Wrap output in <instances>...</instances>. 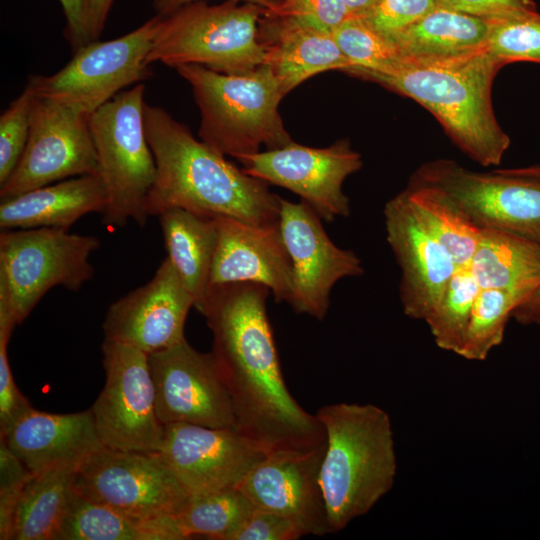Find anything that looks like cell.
Segmentation results:
<instances>
[{
    "label": "cell",
    "mask_w": 540,
    "mask_h": 540,
    "mask_svg": "<svg viewBox=\"0 0 540 540\" xmlns=\"http://www.w3.org/2000/svg\"><path fill=\"white\" fill-rule=\"evenodd\" d=\"M436 2L439 7L486 20L536 9L532 0H436Z\"/></svg>",
    "instance_id": "cell-42"
},
{
    "label": "cell",
    "mask_w": 540,
    "mask_h": 540,
    "mask_svg": "<svg viewBox=\"0 0 540 540\" xmlns=\"http://www.w3.org/2000/svg\"><path fill=\"white\" fill-rule=\"evenodd\" d=\"M480 286L469 267L458 268L439 303L425 320L436 345L458 353Z\"/></svg>",
    "instance_id": "cell-33"
},
{
    "label": "cell",
    "mask_w": 540,
    "mask_h": 540,
    "mask_svg": "<svg viewBox=\"0 0 540 540\" xmlns=\"http://www.w3.org/2000/svg\"><path fill=\"white\" fill-rule=\"evenodd\" d=\"M332 36L352 64L350 69L388 72L402 64L390 41L362 18L348 19L332 32Z\"/></svg>",
    "instance_id": "cell-35"
},
{
    "label": "cell",
    "mask_w": 540,
    "mask_h": 540,
    "mask_svg": "<svg viewBox=\"0 0 540 540\" xmlns=\"http://www.w3.org/2000/svg\"><path fill=\"white\" fill-rule=\"evenodd\" d=\"M66 19L64 35L76 51L89 43L85 29V4L86 0H59Z\"/></svg>",
    "instance_id": "cell-43"
},
{
    "label": "cell",
    "mask_w": 540,
    "mask_h": 540,
    "mask_svg": "<svg viewBox=\"0 0 540 540\" xmlns=\"http://www.w3.org/2000/svg\"><path fill=\"white\" fill-rule=\"evenodd\" d=\"M237 160L248 175L300 196L328 223L350 215V200L343 192V183L363 165L361 155L347 139L323 148L293 141Z\"/></svg>",
    "instance_id": "cell-14"
},
{
    "label": "cell",
    "mask_w": 540,
    "mask_h": 540,
    "mask_svg": "<svg viewBox=\"0 0 540 540\" xmlns=\"http://www.w3.org/2000/svg\"><path fill=\"white\" fill-rule=\"evenodd\" d=\"M266 15L288 18L331 34L353 18L343 0H282L272 13Z\"/></svg>",
    "instance_id": "cell-38"
},
{
    "label": "cell",
    "mask_w": 540,
    "mask_h": 540,
    "mask_svg": "<svg viewBox=\"0 0 540 540\" xmlns=\"http://www.w3.org/2000/svg\"><path fill=\"white\" fill-rule=\"evenodd\" d=\"M403 192L424 226L449 252L457 267H469L481 230L460 206L434 186L408 183Z\"/></svg>",
    "instance_id": "cell-30"
},
{
    "label": "cell",
    "mask_w": 540,
    "mask_h": 540,
    "mask_svg": "<svg viewBox=\"0 0 540 540\" xmlns=\"http://www.w3.org/2000/svg\"><path fill=\"white\" fill-rule=\"evenodd\" d=\"M254 510L246 495L235 487L189 496L176 517L186 539L205 536L231 540Z\"/></svg>",
    "instance_id": "cell-31"
},
{
    "label": "cell",
    "mask_w": 540,
    "mask_h": 540,
    "mask_svg": "<svg viewBox=\"0 0 540 540\" xmlns=\"http://www.w3.org/2000/svg\"><path fill=\"white\" fill-rule=\"evenodd\" d=\"M383 214L387 242L401 269L403 311L412 319L425 321L458 267L424 226L403 191L385 204Z\"/></svg>",
    "instance_id": "cell-19"
},
{
    "label": "cell",
    "mask_w": 540,
    "mask_h": 540,
    "mask_svg": "<svg viewBox=\"0 0 540 540\" xmlns=\"http://www.w3.org/2000/svg\"><path fill=\"white\" fill-rule=\"evenodd\" d=\"M218 241L209 285L255 283L267 287L275 302L289 303L292 266L279 222L254 225L216 216Z\"/></svg>",
    "instance_id": "cell-21"
},
{
    "label": "cell",
    "mask_w": 540,
    "mask_h": 540,
    "mask_svg": "<svg viewBox=\"0 0 540 540\" xmlns=\"http://www.w3.org/2000/svg\"><path fill=\"white\" fill-rule=\"evenodd\" d=\"M194 299L166 257L149 282L113 302L106 313V340L133 346L147 355L183 339Z\"/></svg>",
    "instance_id": "cell-18"
},
{
    "label": "cell",
    "mask_w": 540,
    "mask_h": 540,
    "mask_svg": "<svg viewBox=\"0 0 540 540\" xmlns=\"http://www.w3.org/2000/svg\"><path fill=\"white\" fill-rule=\"evenodd\" d=\"M487 33L486 19L438 6L387 39L402 63L436 65L485 51Z\"/></svg>",
    "instance_id": "cell-25"
},
{
    "label": "cell",
    "mask_w": 540,
    "mask_h": 540,
    "mask_svg": "<svg viewBox=\"0 0 540 540\" xmlns=\"http://www.w3.org/2000/svg\"><path fill=\"white\" fill-rule=\"evenodd\" d=\"M145 86L123 90L90 114L89 124L99 175L107 192L102 222L121 228L148 219L146 198L156 177V163L144 127Z\"/></svg>",
    "instance_id": "cell-8"
},
{
    "label": "cell",
    "mask_w": 540,
    "mask_h": 540,
    "mask_svg": "<svg viewBox=\"0 0 540 540\" xmlns=\"http://www.w3.org/2000/svg\"><path fill=\"white\" fill-rule=\"evenodd\" d=\"M144 127L156 163L146 198L149 216L182 208L254 225L279 222L280 198L158 106L144 105Z\"/></svg>",
    "instance_id": "cell-2"
},
{
    "label": "cell",
    "mask_w": 540,
    "mask_h": 540,
    "mask_svg": "<svg viewBox=\"0 0 540 540\" xmlns=\"http://www.w3.org/2000/svg\"><path fill=\"white\" fill-rule=\"evenodd\" d=\"M89 117L73 106L35 95L26 147L13 173L0 186V198L99 174Z\"/></svg>",
    "instance_id": "cell-12"
},
{
    "label": "cell",
    "mask_w": 540,
    "mask_h": 540,
    "mask_svg": "<svg viewBox=\"0 0 540 540\" xmlns=\"http://www.w3.org/2000/svg\"><path fill=\"white\" fill-rule=\"evenodd\" d=\"M106 206L107 192L99 174L72 177L1 199L0 228L68 230L89 213L103 214Z\"/></svg>",
    "instance_id": "cell-24"
},
{
    "label": "cell",
    "mask_w": 540,
    "mask_h": 540,
    "mask_svg": "<svg viewBox=\"0 0 540 540\" xmlns=\"http://www.w3.org/2000/svg\"><path fill=\"white\" fill-rule=\"evenodd\" d=\"M274 1L278 3V2H280V1H282V0H274Z\"/></svg>",
    "instance_id": "cell-49"
},
{
    "label": "cell",
    "mask_w": 540,
    "mask_h": 540,
    "mask_svg": "<svg viewBox=\"0 0 540 540\" xmlns=\"http://www.w3.org/2000/svg\"><path fill=\"white\" fill-rule=\"evenodd\" d=\"M324 451L325 443L307 451L265 454L239 488L255 510L287 517L306 535L332 533L319 482Z\"/></svg>",
    "instance_id": "cell-20"
},
{
    "label": "cell",
    "mask_w": 540,
    "mask_h": 540,
    "mask_svg": "<svg viewBox=\"0 0 540 540\" xmlns=\"http://www.w3.org/2000/svg\"><path fill=\"white\" fill-rule=\"evenodd\" d=\"M34 97L26 85L0 116V186L11 176L26 147Z\"/></svg>",
    "instance_id": "cell-36"
},
{
    "label": "cell",
    "mask_w": 540,
    "mask_h": 540,
    "mask_svg": "<svg viewBox=\"0 0 540 540\" xmlns=\"http://www.w3.org/2000/svg\"><path fill=\"white\" fill-rule=\"evenodd\" d=\"M266 13L258 5L234 0L187 4L162 17L147 63L174 69L199 65L229 75L252 72L264 60L260 21Z\"/></svg>",
    "instance_id": "cell-7"
},
{
    "label": "cell",
    "mask_w": 540,
    "mask_h": 540,
    "mask_svg": "<svg viewBox=\"0 0 540 540\" xmlns=\"http://www.w3.org/2000/svg\"><path fill=\"white\" fill-rule=\"evenodd\" d=\"M497 171L507 175L526 177L540 181V164L520 168L497 169Z\"/></svg>",
    "instance_id": "cell-48"
},
{
    "label": "cell",
    "mask_w": 540,
    "mask_h": 540,
    "mask_svg": "<svg viewBox=\"0 0 540 540\" xmlns=\"http://www.w3.org/2000/svg\"><path fill=\"white\" fill-rule=\"evenodd\" d=\"M0 439L32 473L61 467L79 469L104 446L91 409L56 414L31 407L0 434Z\"/></svg>",
    "instance_id": "cell-22"
},
{
    "label": "cell",
    "mask_w": 540,
    "mask_h": 540,
    "mask_svg": "<svg viewBox=\"0 0 540 540\" xmlns=\"http://www.w3.org/2000/svg\"><path fill=\"white\" fill-rule=\"evenodd\" d=\"M189 496L239 487L265 453L236 428L164 425L160 450Z\"/></svg>",
    "instance_id": "cell-17"
},
{
    "label": "cell",
    "mask_w": 540,
    "mask_h": 540,
    "mask_svg": "<svg viewBox=\"0 0 540 540\" xmlns=\"http://www.w3.org/2000/svg\"><path fill=\"white\" fill-rule=\"evenodd\" d=\"M469 269L481 289L529 297L540 286V247L513 234L483 229Z\"/></svg>",
    "instance_id": "cell-28"
},
{
    "label": "cell",
    "mask_w": 540,
    "mask_h": 540,
    "mask_svg": "<svg viewBox=\"0 0 540 540\" xmlns=\"http://www.w3.org/2000/svg\"><path fill=\"white\" fill-rule=\"evenodd\" d=\"M32 472L0 439V539L12 540L14 519L22 491Z\"/></svg>",
    "instance_id": "cell-37"
},
{
    "label": "cell",
    "mask_w": 540,
    "mask_h": 540,
    "mask_svg": "<svg viewBox=\"0 0 540 540\" xmlns=\"http://www.w3.org/2000/svg\"><path fill=\"white\" fill-rule=\"evenodd\" d=\"M263 64L287 95L308 78L328 70L352 68L331 33L294 20L264 14L260 21Z\"/></svg>",
    "instance_id": "cell-23"
},
{
    "label": "cell",
    "mask_w": 540,
    "mask_h": 540,
    "mask_svg": "<svg viewBox=\"0 0 540 540\" xmlns=\"http://www.w3.org/2000/svg\"><path fill=\"white\" fill-rule=\"evenodd\" d=\"M100 245L95 236L61 228L1 230L0 334L11 337L50 289L78 291L90 281L89 258Z\"/></svg>",
    "instance_id": "cell-6"
},
{
    "label": "cell",
    "mask_w": 540,
    "mask_h": 540,
    "mask_svg": "<svg viewBox=\"0 0 540 540\" xmlns=\"http://www.w3.org/2000/svg\"><path fill=\"white\" fill-rule=\"evenodd\" d=\"M437 7L436 0H380L362 19L375 31L388 38Z\"/></svg>",
    "instance_id": "cell-39"
},
{
    "label": "cell",
    "mask_w": 540,
    "mask_h": 540,
    "mask_svg": "<svg viewBox=\"0 0 540 540\" xmlns=\"http://www.w3.org/2000/svg\"><path fill=\"white\" fill-rule=\"evenodd\" d=\"M527 295L505 289H480L457 355L467 360L483 361L500 345L514 309Z\"/></svg>",
    "instance_id": "cell-32"
},
{
    "label": "cell",
    "mask_w": 540,
    "mask_h": 540,
    "mask_svg": "<svg viewBox=\"0 0 540 540\" xmlns=\"http://www.w3.org/2000/svg\"><path fill=\"white\" fill-rule=\"evenodd\" d=\"M501 68L485 50L436 65L402 63L388 72L350 69L346 73L413 99L434 115L470 159L491 166L501 163L510 145L491 98L492 83Z\"/></svg>",
    "instance_id": "cell-3"
},
{
    "label": "cell",
    "mask_w": 540,
    "mask_h": 540,
    "mask_svg": "<svg viewBox=\"0 0 540 540\" xmlns=\"http://www.w3.org/2000/svg\"><path fill=\"white\" fill-rule=\"evenodd\" d=\"M325 431L319 482L332 533L367 514L393 487L397 460L389 414L340 402L315 414Z\"/></svg>",
    "instance_id": "cell-4"
},
{
    "label": "cell",
    "mask_w": 540,
    "mask_h": 540,
    "mask_svg": "<svg viewBox=\"0 0 540 540\" xmlns=\"http://www.w3.org/2000/svg\"><path fill=\"white\" fill-rule=\"evenodd\" d=\"M148 363L163 425L236 428L234 405L212 352L196 350L185 338L149 354Z\"/></svg>",
    "instance_id": "cell-15"
},
{
    "label": "cell",
    "mask_w": 540,
    "mask_h": 540,
    "mask_svg": "<svg viewBox=\"0 0 540 540\" xmlns=\"http://www.w3.org/2000/svg\"><path fill=\"white\" fill-rule=\"evenodd\" d=\"M197 1H202V0H154L153 6L156 11V15H159L161 17H166L172 14L173 12H175L176 10L180 9L181 7L187 4L193 3V2H197ZM234 1L258 5L267 11L266 14L272 13L277 6V2H275L274 0H234Z\"/></svg>",
    "instance_id": "cell-46"
},
{
    "label": "cell",
    "mask_w": 540,
    "mask_h": 540,
    "mask_svg": "<svg viewBox=\"0 0 540 540\" xmlns=\"http://www.w3.org/2000/svg\"><path fill=\"white\" fill-rule=\"evenodd\" d=\"M511 318L522 325L540 326V286L514 309Z\"/></svg>",
    "instance_id": "cell-45"
},
{
    "label": "cell",
    "mask_w": 540,
    "mask_h": 540,
    "mask_svg": "<svg viewBox=\"0 0 540 540\" xmlns=\"http://www.w3.org/2000/svg\"><path fill=\"white\" fill-rule=\"evenodd\" d=\"M486 52L502 67L513 62L540 63V13L536 9L488 19Z\"/></svg>",
    "instance_id": "cell-34"
},
{
    "label": "cell",
    "mask_w": 540,
    "mask_h": 540,
    "mask_svg": "<svg viewBox=\"0 0 540 540\" xmlns=\"http://www.w3.org/2000/svg\"><path fill=\"white\" fill-rule=\"evenodd\" d=\"M161 19L155 15L113 40L91 41L58 72L30 76L26 85L38 97L92 114L125 87L151 75L147 57Z\"/></svg>",
    "instance_id": "cell-9"
},
{
    "label": "cell",
    "mask_w": 540,
    "mask_h": 540,
    "mask_svg": "<svg viewBox=\"0 0 540 540\" xmlns=\"http://www.w3.org/2000/svg\"><path fill=\"white\" fill-rule=\"evenodd\" d=\"M76 487L142 519L175 516L189 494L158 452L100 447L79 467Z\"/></svg>",
    "instance_id": "cell-13"
},
{
    "label": "cell",
    "mask_w": 540,
    "mask_h": 540,
    "mask_svg": "<svg viewBox=\"0 0 540 540\" xmlns=\"http://www.w3.org/2000/svg\"><path fill=\"white\" fill-rule=\"evenodd\" d=\"M319 215L303 200L280 198L279 228L292 266L291 308L323 320L334 285L364 273L352 250L338 247L326 233Z\"/></svg>",
    "instance_id": "cell-16"
},
{
    "label": "cell",
    "mask_w": 540,
    "mask_h": 540,
    "mask_svg": "<svg viewBox=\"0 0 540 540\" xmlns=\"http://www.w3.org/2000/svg\"><path fill=\"white\" fill-rule=\"evenodd\" d=\"M270 294L255 283L210 286L199 313L213 336L236 429L265 454L312 450L325 443V431L286 386L267 314Z\"/></svg>",
    "instance_id": "cell-1"
},
{
    "label": "cell",
    "mask_w": 540,
    "mask_h": 540,
    "mask_svg": "<svg viewBox=\"0 0 540 540\" xmlns=\"http://www.w3.org/2000/svg\"><path fill=\"white\" fill-rule=\"evenodd\" d=\"M306 536L291 519L267 511L254 510L231 540H297Z\"/></svg>",
    "instance_id": "cell-40"
},
{
    "label": "cell",
    "mask_w": 540,
    "mask_h": 540,
    "mask_svg": "<svg viewBox=\"0 0 540 540\" xmlns=\"http://www.w3.org/2000/svg\"><path fill=\"white\" fill-rule=\"evenodd\" d=\"M76 483V482H75ZM177 517L142 519L80 491L76 485L57 540H184Z\"/></svg>",
    "instance_id": "cell-27"
},
{
    "label": "cell",
    "mask_w": 540,
    "mask_h": 540,
    "mask_svg": "<svg viewBox=\"0 0 540 540\" xmlns=\"http://www.w3.org/2000/svg\"><path fill=\"white\" fill-rule=\"evenodd\" d=\"M77 468L33 473L20 496L12 540H57L75 490Z\"/></svg>",
    "instance_id": "cell-29"
},
{
    "label": "cell",
    "mask_w": 540,
    "mask_h": 540,
    "mask_svg": "<svg viewBox=\"0 0 540 540\" xmlns=\"http://www.w3.org/2000/svg\"><path fill=\"white\" fill-rule=\"evenodd\" d=\"M113 0H86L85 29L89 41H96L101 35Z\"/></svg>",
    "instance_id": "cell-44"
},
{
    "label": "cell",
    "mask_w": 540,
    "mask_h": 540,
    "mask_svg": "<svg viewBox=\"0 0 540 540\" xmlns=\"http://www.w3.org/2000/svg\"><path fill=\"white\" fill-rule=\"evenodd\" d=\"M170 260L194 299L199 312L207 297L210 271L218 241L216 216L172 208L159 216Z\"/></svg>",
    "instance_id": "cell-26"
},
{
    "label": "cell",
    "mask_w": 540,
    "mask_h": 540,
    "mask_svg": "<svg viewBox=\"0 0 540 540\" xmlns=\"http://www.w3.org/2000/svg\"><path fill=\"white\" fill-rule=\"evenodd\" d=\"M380 0H343L353 18H364L379 3Z\"/></svg>",
    "instance_id": "cell-47"
},
{
    "label": "cell",
    "mask_w": 540,
    "mask_h": 540,
    "mask_svg": "<svg viewBox=\"0 0 540 540\" xmlns=\"http://www.w3.org/2000/svg\"><path fill=\"white\" fill-rule=\"evenodd\" d=\"M105 384L90 408L105 447L158 452L164 425L157 416L148 355L127 344L104 339Z\"/></svg>",
    "instance_id": "cell-11"
},
{
    "label": "cell",
    "mask_w": 540,
    "mask_h": 540,
    "mask_svg": "<svg viewBox=\"0 0 540 540\" xmlns=\"http://www.w3.org/2000/svg\"><path fill=\"white\" fill-rule=\"evenodd\" d=\"M409 183L448 194L480 229L518 236L540 247V181L469 170L451 159L419 166Z\"/></svg>",
    "instance_id": "cell-10"
},
{
    "label": "cell",
    "mask_w": 540,
    "mask_h": 540,
    "mask_svg": "<svg viewBox=\"0 0 540 540\" xmlns=\"http://www.w3.org/2000/svg\"><path fill=\"white\" fill-rule=\"evenodd\" d=\"M9 339L0 334V434L32 407L15 383L7 355Z\"/></svg>",
    "instance_id": "cell-41"
},
{
    "label": "cell",
    "mask_w": 540,
    "mask_h": 540,
    "mask_svg": "<svg viewBox=\"0 0 540 540\" xmlns=\"http://www.w3.org/2000/svg\"><path fill=\"white\" fill-rule=\"evenodd\" d=\"M178 74L191 86L199 108L200 140L224 156L236 159L293 142L279 113L286 95L265 65L252 72L229 75L199 65H181Z\"/></svg>",
    "instance_id": "cell-5"
}]
</instances>
